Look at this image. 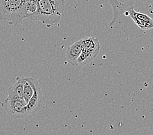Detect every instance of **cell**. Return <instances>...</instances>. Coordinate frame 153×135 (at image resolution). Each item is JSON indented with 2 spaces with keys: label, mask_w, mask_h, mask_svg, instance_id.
Masks as SVG:
<instances>
[{
  "label": "cell",
  "mask_w": 153,
  "mask_h": 135,
  "mask_svg": "<svg viewBox=\"0 0 153 135\" xmlns=\"http://www.w3.org/2000/svg\"><path fill=\"white\" fill-rule=\"evenodd\" d=\"M100 52V48L82 49V53L77 60L76 66L83 67L89 64Z\"/></svg>",
  "instance_id": "obj_7"
},
{
  "label": "cell",
  "mask_w": 153,
  "mask_h": 135,
  "mask_svg": "<svg viewBox=\"0 0 153 135\" xmlns=\"http://www.w3.org/2000/svg\"><path fill=\"white\" fill-rule=\"evenodd\" d=\"M33 77H24V100L28 103L33 94Z\"/></svg>",
  "instance_id": "obj_9"
},
{
  "label": "cell",
  "mask_w": 153,
  "mask_h": 135,
  "mask_svg": "<svg viewBox=\"0 0 153 135\" xmlns=\"http://www.w3.org/2000/svg\"><path fill=\"white\" fill-rule=\"evenodd\" d=\"M81 40L75 42L73 44L68 46L65 52V57L68 61L72 66H76V63L80 54L82 53Z\"/></svg>",
  "instance_id": "obj_6"
},
{
  "label": "cell",
  "mask_w": 153,
  "mask_h": 135,
  "mask_svg": "<svg viewBox=\"0 0 153 135\" xmlns=\"http://www.w3.org/2000/svg\"><path fill=\"white\" fill-rule=\"evenodd\" d=\"M38 10L34 15L28 19L32 21H41L50 27L61 20L63 16L65 1V0H37Z\"/></svg>",
  "instance_id": "obj_1"
},
{
  "label": "cell",
  "mask_w": 153,
  "mask_h": 135,
  "mask_svg": "<svg viewBox=\"0 0 153 135\" xmlns=\"http://www.w3.org/2000/svg\"><path fill=\"white\" fill-rule=\"evenodd\" d=\"M38 10V4L37 0H28L26 5V12H27V18L28 19L31 16L37 12Z\"/></svg>",
  "instance_id": "obj_10"
},
{
  "label": "cell",
  "mask_w": 153,
  "mask_h": 135,
  "mask_svg": "<svg viewBox=\"0 0 153 135\" xmlns=\"http://www.w3.org/2000/svg\"><path fill=\"white\" fill-rule=\"evenodd\" d=\"M24 78L18 77L16 83L7 91L8 96L24 99Z\"/></svg>",
  "instance_id": "obj_8"
},
{
  "label": "cell",
  "mask_w": 153,
  "mask_h": 135,
  "mask_svg": "<svg viewBox=\"0 0 153 135\" xmlns=\"http://www.w3.org/2000/svg\"><path fill=\"white\" fill-rule=\"evenodd\" d=\"M27 103L24 99L7 96L1 103V107L5 109L10 117L19 120L28 117Z\"/></svg>",
  "instance_id": "obj_3"
},
{
  "label": "cell",
  "mask_w": 153,
  "mask_h": 135,
  "mask_svg": "<svg viewBox=\"0 0 153 135\" xmlns=\"http://www.w3.org/2000/svg\"><path fill=\"white\" fill-rule=\"evenodd\" d=\"M33 94L26 105L29 116L35 114L41 110L44 101L46 100V97L42 94V89L40 86L37 80L35 78L33 79Z\"/></svg>",
  "instance_id": "obj_4"
},
{
  "label": "cell",
  "mask_w": 153,
  "mask_h": 135,
  "mask_svg": "<svg viewBox=\"0 0 153 135\" xmlns=\"http://www.w3.org/2000/svg\"><path fill=\"white\" fill-rule=\"evenodd\" d=\"M128 15L138 27L143 30H149L153 28V20L147 14L136 12L134 7L128 10Z\"/></svg>",
  "instance_id": "obj_5"
},
{
  "label": "cell",
  "mask_w": 153,
  "mask_h": 135,
  "mask_svg": "<svg viewBox=\"0 0 153 135\" xmlns=\"http://www.w3.org/2000/svg\"><path fill=\"white\" fill-rule=\"evenodd\" d=\"M28 0H0V20L16 25L27 18L26 5Z\"/></svg>",
  "instance_id": "obj_2"
}]
</instances>
